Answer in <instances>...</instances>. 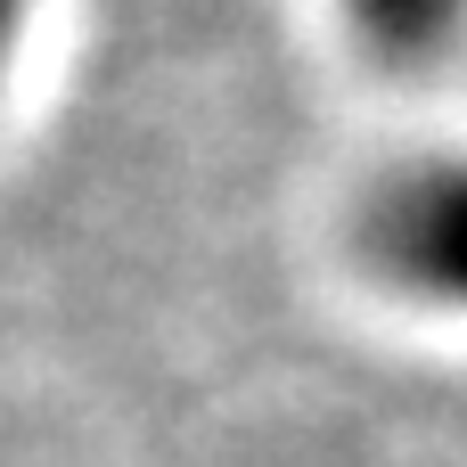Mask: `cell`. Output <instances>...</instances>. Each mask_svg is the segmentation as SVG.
I'll return each mask as SVG.
<instances>
[{
	"instance_id": "6da1fadb",
	"label": "cell",
	"mask_w": 467,
	"mask_h": 467,
	"mask_svg": "<svg viewBox=\"0 0 467 467\" xmlns=\"http://www.w3.org/2000/svg\"><path fill=\"white\" fill-rule=\"evenodd\" d=\"M386 254H394L402 279L467 304V172H435V181H419V189L394 197Z\"/></svg>"
},
{
	"instance_id": "7a4b0ae2",
	"label": "cell",
	"mask_w": 467,
	"mask_h": 467,
	"mask_svg": "<svg viewBox=\"0 0 467 467\" xmlns=\"http://www.w3.org/2000/svg\"><path fill=\"white\" fill-rule=\"evenodd\" d=\"M451 0H369V25L378 33H435Z\"/></svg>"
}]
</instances>
